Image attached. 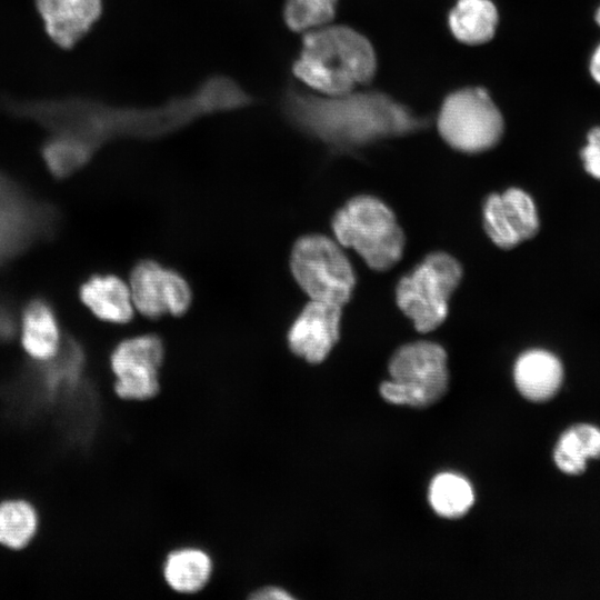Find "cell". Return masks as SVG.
<instances>
[{"label": "cell", "mask_w": 600, "mask_h": 600, "mask_svg": "<svg viewBox=\"0 0 600 600\" xmlns=\"http://www.w3.org/2000/svg\"><path fill=\"white\" fill-rule=\"evenodd\" d=\"M286 121L333 150L424 128L429 120L381 91H352L329 97L289 83L280 99Z\"/></svg>", "instance_id": "6da1fadb"}, {"label": "cell", "mask_w": 600, "mask_h": 600, "mask_svg": "<svg viewBox=\"0 0 600 600\" xmlns=\"http://www.w3.org/2000/svg\"><path fill=\"white\" fill-rule=\"evenodd\" d=\"M377 70L371 42L344 24H326L303 33L293 59L294 78L313 92L336 97L369 83Z\"/></svg>", "instance_id": "7a4b0ae2"}, {"label": "cell", "mask_w": 600, "mask_h": 600, "mask_svg": "<svg viewBox=\"0 0 600 600\" xmlns=\"http://www.w3.org/2000/svg\"><path fill=\"white\" fill-rule=\"evenodd\" d=\"M331 229L337 241L356 250L372 270L386 271L402 257L404 233L392 210L373 196L347 201L333 214Z\"/></svg>", "instance_id": "3957f363"}, {"label": "cell", "mask_w": 600, "mask_h": 600, "mask_svg": "<svg viewBox=\"0 0 600 600\" xmlns=\"http://www.w3.org/2000/svg\"><path fill=\"white\" fill-rule=\"evenodd\" d=\"M462 278L458 260L446 252L428 254L396 287L400 310L419 332L437 329L446 319L449 300Z\"/></svg>", "instance_id": "277c9868"}, {"label": "cell", "mask_w": 600, "mask_h": 600, "mask_svg": "<svg viewBox=\"0 0 600 600\" xmlns=\"http://www.w3.org/2000/svg\"><path fill=\"white\" fill-rule=\"evenodd\" d=\"M289 270L310 300L343 307L352 296V266L339 244L324 234L299 237L291 247Z\"/></svg>", "instance_id": "5b68a950"}, {"label": "cell", "mask_w": 600, "mask_h": 600, "mask_svg": "<svg viewBox=\"0 0 600 600\" xmlns=\"http://www.w3.org/2000/svg\"><path fill=\"white\" fill-rule=\"evenodd\" d=\"M388 369L391 380L381 383L380 393L390 403L428 407L447 391V353L436 342L401 346L392 354Z\"/></svg>", "instance_id": "8992f818"}, {"label": "cell", "mask_w": 600, "mask_h": 600, "mask_svg": "<svg viewBox=\"0 0 600 600\" xmlns=\"http://www.w3.org/2000/svg\"><path fill=\"white\" fill-rule=\"evenodd\" d=\"M437 128L451 148L478 153L494 147L504 131L503 117L481 87H467L449 93L439 110Z\"/></svg>", "instance_id": "52a82bcc"}, {"label": "cell", "mask_w": 600, "mask_h": 600, "mask_svg": "<svg viewBox=\"0 0 600 600\" xmlns=\"http://www.w3.org/2000/svg\"><path fill=\"white\" fill-rule=\"evenodd\" d=\"M164 353V343L156 333L120 341L110 356L117 396L132 401L154 398L160 391V369Z\"/></svg>", "instance_id": "ba28073f"}, {"label": "cell", "mask_w": 600, "mask_h": 600, "mask_svg": "<svg viewBox=\"0 0 600 600\" xmlns=\"http://www.w3.org/2000/svg\"><path fill=\"white\" fill-rule=\"evenodd\" d=\"M53 226L51 208L0 174V266L49 236Z\"/></svg>", "instance_id": "9c48e42d"}, {"label": "cell", "mask_w": 600, "mask_h": 600, "mask_svg": "<svg viewBox=\"0 0 600 600\" xmlns=\"http://www.w3.org/2000/svg\"><path fill=\"white\" fill-rule=\"evenodd\" d=\"M129 288L134 309L149 320L166 314L182 317L193 300L188 280L153 259H142L133 266Z\"/></svg>", "instance_id": "30bf717a"}, {"label": "cell", "mask_w": 600, "mask_h": 600, "mask_svg": "<svg viewBox=\"0 0 600 600\" xmlns=\"http://www.w3.org/2000/svg\"><path fill=\"white\" fill-rule=\"evenodd\" d=\"M482 213L486 233L504 250L532 239L540 231L541 221L536 201L518 187L502 193H491L484 200Z\"/></svg>", "instance_id": "8fae6325"}, {"label": "cell", "mask_w": 600, "mask_h": 600, "mask_svg": "<svg viewBox=\"0 0 600 600\" xmlns=\"http://www.w3.org/2000/svg\"><path fill=\"white\" fill-rule=\"evenodd\" d=\"M342 307L310 300L287 331L289 350L308 363H321L339 340Z\"/></svg>", "instance_id": "7c38bea8"}, {"label": "cell", "mask_w": 600, "mask_h": 600, "mask_svg": "<svg viewBox=\"0 0 600 600\" xmlns=\"http://www.w3.org/2000/svg\"><path fill=\"white\" fill-rule=\"evenodd\" d=\"M49 37L60 47L70 48L96 23L102 0H37Z\"/></svg>", "instance_id": "4fadbf2b"}, {"label": "cell", "mask_w": 600, "mask_h": 600, "mask_svg": "<svg viewBox=\"0 0 600 600\" xmlns=\"http://www.w3.org/2000/svg\"><path fill=\"white\" fill-rule=\"evenodd\" d=\"M513 379L518 391L530 401H544L560 388L563 379L561 360L551 351L533 348L516 360Z\"/></svg>", "instance_id": "5bb4252c"}, {"label": "cell", "mask_w": 600, "mask_h": 600, "mask_svg": "<svg viewBox=\"0 0 600 600\" xmlns=\"http://www.w3.org/2000/svg\"><path fill=\"white\" fill-rule=\"evenodd\" d=\"M82 302L99 319L116 323H129L134 307L129 284L116 274H94L80 289Z\"/></svg>", "instance_id": "9a60e30c"}, {"label": "cell", "mask_w": 600, "mask_h": 600, "mask_svg": "<svg viewBox=\"0 0 600 600\" xmlns=\"http://www.w3.org/2000/svg\"><path fill=\"white\" fill-rule=\"evenodd\" d=\"M21 342L34 360L53 358L61 346L59 326L52 308L42 299L29 302L22 314Z\"/></svg>", "instance_id": "2e32d148"}, {"label": "cell", "mask_w": 600, "mask_h": 600, "mask_svg": "<svg viewBox=\"0 0 600 600\" xmlns=\"http://www.w3.org/2000/svg\"><path fill=\"white\" fill-rule=\"evenodd\" d=\"M499 13L491 0H457L448 14L452 36L469 46L490 41L497 31Z\"/></svg>", "instance_id": "e0dca14e"}, {"label": "cell", "mask_w": 600, "mask_h": 600, "mask_svg": "<svg viewBox=\"0 0 600 600\" xmlns=\"http://www.w3.org/2000/svg\"><path fill=\"white\" fill-rule=\"evenodd\" d=\"M213 563L202 549L184 547L171 551L163 563L168 586L180 593H194L204 588L212 574Z\"/></svg>", "instance_id": "ac0fdd59"}, {"label": "cell", "mask_w": 600, "mask_h": 600, "mask_svg": "<svg viewBox=\"0 0 600 600\" xmlns=\"http://www.w3.org/2000/svg\"><path fill=\"white\" fill-rule=\"evenodd\" d=\"M600 457V429L581 423L564 431L553 452L557 467L569 474H578L590 458Z\"/></svg>", "instance_id": "d6986e66"}, {"label": "cell", "mask_w": 600, "mask_h": 600, "mask_svg": "<svg viewBox=\"0 0 600 600\" xmlns=\"http://www.w3.org/2000/svg\"><path fill=\"white\" fill-rule=\"evenodd\" d=\"M38 513L26 500L0 502V546L20 550L29 544L38 530Z\"/></svg>", "instance_id": "ffe728a7"}, {"label": "cell", "mask_w": 600, "mask_h": 600, "mask_svg": "<svg viewBox=\"0 0 600 600\" xmlns=\"http://www.w3.org/2000/svg\"><path fill=\"white\" fill-rule=\"evenodd\" d=\"M473 500L471 484L456 473H439L430 483V504L442 517L459 518L463 516L471 508Z\"/></svg>", "instance_id": "44dd1931"}, {"label": "cell", "mask_w": 600, "mask_h": 600, "mask_svg": "<svg viewBox=\"0 0 600 600\" xmlns=\"http://www.w3.org/2000/svg\"><path fill=\"white\" fill-rule=\"evenodd\" d=\"M337 4L338 0H286L283 22L289 30L304 33L331 23Z\"/></svg>", "instance_id": "7402d4cb"}, {"label": "cell", "mask_w": 600, "mask_h": 600, "mask_svg": "<svg viewBox=\"0 0 600 600\" xmlns=\"http://www.w3.org/2000/svg\"><path fill=\"white\" fill-rule=\"evenodd\" d=\"M43 156L51 172L63 178L86 164L92 153L77 140L61 136L44 147Z\"/></svg>", "instance_id": "603a6c76"}, {"label": "cell", "mask_w": 600, "mask_h": 600, "mask_svg": "<svg viewBox=\"0 0 600 600\" xmlns=\"http://www.w3.org/2000/svg\"><path fill=\"white\" fill-rule=\"evenodd\" d=\"M581 167L588 177L600 181V127L591 128L580 152Z\"/></svg>", "instance_id": "cb8c5ba5"}, {"label": "cell", "mask_w": 600, "mask_h": 600, "mask_svg": "<svg viewBox=\"0 0 600 600\" xmlns=\"http://www.w3.org/2000/svg\"><path fill=\"white\" fill-rule=\"evenodd\" d=\"M17 331V317L8 300L0 298V340H10Z\"/></svg>", "instance_id": "d4e9b609"}, {"label": "cell", "mask_w": 600, "mask_h": 600, "mask_svg": "<svg viewBox=\"0 0 600 600\" xmlns=\"http://www.w3.org/2000/svg\"><path fill=\"white\" fill-rule=\"evenodd\" d=\"M251 598L259 600H289L293 596L286 589L278 586H268L256 590Z\"/></svg>", "instance_id": "484cf974"}, {"label": "cell", "mask_w": 600, "mask_h": 600, "mask_svg": "<svg viewBox=\"0 0 600 600\" xmlns=\"http://www.w3.org/2000/svg\"><path fill=\"white\" fill-rule=\"evenodd\" d=\"M589 71L592 77V79L600 84V44L594 49L590 62H589Z\"/></svg>", "instance_id": "4316f807"}, {"label": "cell", "mask_w": 600, "mask_h": 600, "mask_svg": "<svg viewBox=\"0 0 600 600\" xmlns=\"http://www.w3.org/2000/svg\"><path fill=\"white\" fill-rule=\"evenodd\" d=\"M594 20H596L597 24L600 27V6L598 7V9L596 11Z\"/></svg>", "instance_id": "83f0119b"}]
</instances>
